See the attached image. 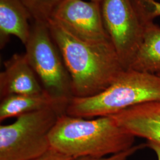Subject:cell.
<instances>
[{
  "instance_id": "obj_1",
  "label": "cell",
  "mask_w": 160,
  "mask_h": 160,
  "mask_svg": "<svg viewBox=\"0 0 160 160\" xmlns=\"http://www.w3.org/2000/svg\"><path fill=\"white\" fill-rule=\"evenodd\" d=\"M72 82L73 97L96 96L105 90L125 70L111 40L88 42L48 22Z\"/></svg>"
},
{
  "instance_id": "obj_2",
  "label": "cell",
  "mask_w": 160,
  "mask_h": 160,
  "mask_svg": "<svg viewBox=\"0 0 160 160\" xmlns=\"http://www.w3.org/2000/svg\"><path fill=\"white\" fill-rule=\"evenodd\" d=\"M135 137L110 116L96 118L61 115L49 138L51 148L73 158L105 157L133 146Z\"/></svg>"
},
{
  "instance_id": "obj_3",
  "label": "cell",
  "mask_w": 160,
  "mask_h": 160,
  "mask_svg": "<svg viewBox=\"0 0 160 160\" xmlns=\"http://www.w3.org/2000/svg\"><path fill=\"white\" fill-rule=\"evenodd\" d=\"M160 100V77L132 69L123 70L103 92L85 98L72 97L66 114L94 118L109 116L142 103Z\"/></svg>"
},
{
  "instance_id": "obj_4",
  "label": "cell",
  "mask_w": 160,
  "mask_h": 160,
  "mask_svg": "<svg viewBox=\"0 0 160 160\" xmlns=\"http://www.w3.org/2000/svg\"><path fill=\"white\" fill-rule=\"evenodd\" d=\"M65 110L49 108L23 114L0 126V160H32L51 148L49 136Z\"/></svg>"
},
{
  "instance_id": "obj_5",
  "label": "cell",
  "mask_w": 160,
  "mask_h": 160,
  "mask_svg": "<svg viewBox=\"0 0 160 160\" xmlns=\"http://www.w3.org/2000/svg\"><path fill=\"white\" fill-rule=\"evenodd\" d=\"M25 55L44 90L53 97L68 104L73 97L72 82L48 23L33 21Z\"/></svg>"
},
{
  "instance_id": "obj_6",
  "label": "cell",
  "mask_w": 160,
  "mask_h": 160,
  "mask_svg": "<svg viewBox=\"0 0 160 160\" xmlns=\"http://www.w3.org/2000/svg\"><path fill=\"white\" fill-rule=\"evenodd\" d=\"M103 23L123 68H130L142 43L148 22L138 0H103Z\"/></svg>"
},
{
  "instance_id": "obj_7",
  "label": "cell",
  "mask_w": 160,
  "mask_h": 160,
  "mask_svg": "<svg viewBox=\"0 0 160 160\" xmlns=\"http://www.w3.org/2000/svg\"><path fill=\"white\" fill-rule=\"evenodd\" d=\"M49 21L80 40L92 43L110 40L104 26L101 3L62 0Z\"/></svg>"
},
{
  "instance_id": "obj_8",
  "label": "cell",
  "mask_w": 160,
  "mask_h": 160,
  "mask_svg": "<svg viewBox=\"0 0 160 160\" xmlns=\"http://www.w3.org/2000/svg\"><path fill=\"white\" fill-rule=\"evenodd\" d=\"M110 116L135 137L160 143V100L138 104Z\"/></svg>"
},
{
  "instance_id": "obj_9",
  "label": "cell",
  "mask_w": 160,
  "mask_h": 160,
  "mask_svg": "<svg viewBox=\"0 0 160 160\" xmlns=\"http://www.w3.org/2000/svg\"><path fill=\"white\" fill-rule=\"evenodd\" d=\"M0 73L1 99L12 94H32L45 90L25 54L15 53L4 63Z\"/></svg>"
},
{
  "instance_id": "obj_10",
  "label": "cell",
  "mask_w": 160,
  "mask_h": 160,
  "mask_svg": "<svg viewBox=\"0 0 160 160\" xmlns=\"http://www.w3.org/2000/svg\"><path fill=\"white\" fill-rule=\"evenodd\" d=\"M30 13L21 0H0V47L2 49L13 35L26 43L32 26Z\"/></svg>"
},
{
  "instance_id": "obj_11",
  "label": "cell",
  "mask_w": 160,
  "mask_h": 160,
  "mask_svg": "<svg viewBox=\"0 0 160 160\" xmlns=\"http://www.w3.org/2000/svg\"><path fill=\"white\" fill-rule=\"evenodd\" d=\"M67 106L45 90L38 94L10 95L1 99L0 121L49 108L66 111Z\"/></svg>"
},
{
  "instance_id": "obj_12",
  "label": "cell",
  "mask_w": 160,
  "mask_h": 160,
  "mask_svg": "<svg viewBox=\"0 0 160 160\" xmlns=\"http://www.w3.org/2000/svg\"><path fill=\"white\" fill-rule=\"evenodd\" d=\"M129 69L157 74L160 72V27L147 26L143 42Z\"/></svg>"
},
{
  "instance_id": "obj_13",
  "label": "cell",
  "mask_w": 160,
  "mask_h": 160,
  "mask_svg": "<svg viewBox=\"0 0 160 160\" xmlns=\"http://www.w3.org/2000/svg\"><path fill=\"white\" fill-rule=\"evenodd\" d=\"M33 21L48 23L55 9L62 0H21Z\"/></svg>"
},
{
  "instance_id": "obj_14",
  "label": "cell",
  "mask_w": 160,
  "mask_h": 160,
  "mask_svg": "<svg viewBox=\"0 0 160 160\" xmlns=\"http://www.w3.org/2000/svg\"><path fill=\"white\" fill-rule=\"evenodd\" d=\"M143 17L148 22L160 16V2L155 0H138Z\"/></svg>"
},
{
  "instance_id": "obj_15",
  "label": "cell",
  "mask_w": 160,
  "mask_h": 160,
  "mask_svg": "<svg viewBox=\"0 0 160 160\" xmlns=\"http://www.w3.org/2000/svg\"><path fill=\"white\" fill-rule=\"evenodd\" d=\"M147 147V144H141L138 145H133L131 148L116 154L112 155L109 157L96 158L92 157H81L74 158V160H128L132 155L136 153L138 151Z\"/></svg>"
},
{
  "instance_id": "obj_16",
  "label": "cell",
  "mask_w": 160,
  "mask_h": 160,
  "mask_svg": "<svg viewBox=\"0 0 160 160\" xmlns=\"http://www.w3.org/2000/svg\"><path fill=\"white\" fill-rule=\"evenodd\" d=\"M32 160H74V158L51 148L45 154Z\"/></svg>"
},
{
  "instance_id": "obj_17",
  "label": "cell",
  "mask_w": 160,
  "mask_h": 160,
  "mask_svg": "<svg viewBox=\"0 0 160 160\" xmlns=\"http://www.w3.org/2000/svg\"><path fill=\"white\" fill-rule=\"evenodd\" d=\"M146 144L147 147L154 151L155 154L157 155L158 160H160V143L147 141V143Z\"/></svg>"
},
{
  "instance_id": "obj_18",
  "label": "cell",
  "mask_w": 160,
  "mask_h": 160,
  "mask_svg": "<svg viewBox=\"0 0 160 160\" xmlns=\"http://www.w3.org/2000/svg\"><path fill=\"white\" fill-rule=\"evenodd\" d=\"M91 1H93V2H98V3H101L102 2L103 0H90Z\"/></svg>"
},
{
  "instance_id": "obj_19",
  "label": "cell",
  "mask_w": 160,
  "mask_h": 160,
  "mask_svg": "<svg viewBox=\"0 0 160 160\" xmlns=\"http://www.w3.org/2000/svg\"><path fill=\"white\" fill-rule=\"evenodd\" d=\"M157 74L158 75V76H159V77H160V72H158V73H157Z\"/></svg>"
}]
</instances>
